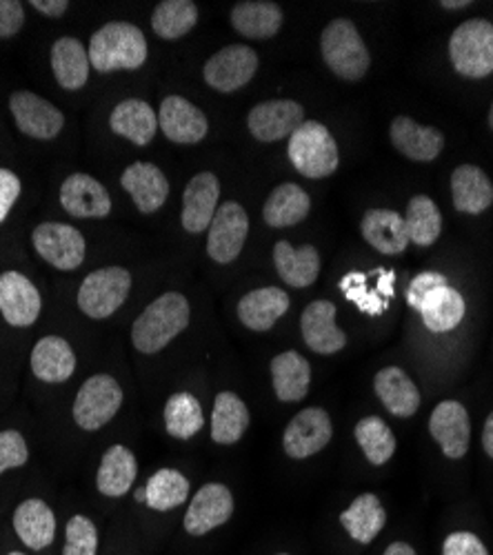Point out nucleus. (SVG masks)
I'll list each match as a JSON object with an SVG mask.
<instances>
[{
  "label": "nucleus",
  "mask_w": 493,
  "mask_h": 555,
  "mask_svg": "<svg viewBox=\"0 0 493 555\" xmlns=\"http://www.w3.org/2000/svg\"><path fill=\"white\" fill-rule=\"evenodd\" d=\"M309 209H311L309 194L300 188V184L285 182V184H278V188L264 201L262 218L269 227L283 229V227L302 222L309 216Z\"/></svg>",
  "instance_id": "f704fd0d"
},
{
  "label": "nucleus",
  "mask_w": 493,
  "mask_h": 555,
  "mask_svg": "<svg viewBox=\"0 0 493 555\" xmlns=\"http://www.w3.org/2000/svg\"><path fill=\"white\" fill-rule=\"evenodd\" d=\"M122 190L131 196L141 214L158 211L169 196L167 176L152 163H133L122 171Z\"/></svg>",
  "instance_id": "412c9836"
},
{
  "label": "nucleus",
  "mask_w": 493,
  "mask_h": 555,
  "mask_svg": "<svg viewBox=\"0 0 493 555\" xmlns=\"http://www.w3.org/2000/svg\"><path fill=\"white\" fill-rule=\"evenodd\" d=\"M198 23V8L192 0H163L154 10L152 29L163 40H176L190 34Z\"/></svg>",
  "instance_id": "ea45409f"
},
{
  "label": "nucleus",
  "mask_w": 493,
  "mask_h": 555,
  "mask_svg": "<svg viewBox=\"0 0 493 555\" xmlns=\"http://www.w3.org/2000/svg\"><path fill=\"white\" fill-rule=\"evenodd\" d=\"M31 372L42 383H65L76 372L72 345L61 336H44L31 349Z\"/></svg>",
  "instance_id": "bb28decb"
},
{
  "label": "nucleus",
  "mask_w": 493,
  "mask_h": 555,
  "mask_svg": "<svg viewBox=\"0 0 493 555\" xmlns=\"http://www.w3.org/2000/svg\"><path fill=\"white\" fill-rule=\"evenodd\" d=\"M442 555H489L484 542L471 531L450 533L442 544Z\"/></svg>",
  "instance_id": "de8ad7c7"
},
{
  "label": "nucleus",
  "mask_w": 493,
  "mask_h": 555,
  "mask_svg": "<svg viewBox=\"0 0 493 555\" xmlns=\"http://www.w3.org/2000/svg\"><path fill=\"white\" fill-rule=\"evenodd\" d=\"M274 264L283 281L296 289L311 287L321 273V256L313 245H302L296 249L287 241H281L274 247Z\"/></svg>",
  "instance_id": "c85d7f7f"
},
{
  "label": "nucleus",
  "mask_w": 493,
  "mask_h": 555,
  "mask_svg": "<svg viewBox=\"0 0 493 555\" xmlns=\"http://www.w3.org/2000/svg\"><path fill=\"white\" fill-rule=\"evenodd\" d=\"M8 555H25V553H18V551H14V553H8Z\"/></svg>",
  "instance_id": "bf43d9fd"
},
{
  "label": "nucleus",
  "mask_w": 493,
  "mask_h": 555,
  "mask_svg": "<svg viewBox=\"0 0 493 555\" xmlns=\"http://www.w3.org/2000/svg\"><path fill=\"white\" fill-rule=\"evenodd\" d=\"M363 238L385 256H398L410 245L407 222L393 209H369L361 222Z\"/></svg>",
  "instance_id": "5701e85b"
},
{
  "label": "nucleus",
  "mask_w": 493,
  "mask_h": 555,
  "mask_svg": "<svg viewBox=\"0 0 493 555\" xmlns=\"http://www.w3.org/2000/svg\"><path fill=\"white\" fill-rule=\"evenodd\" d=\"M482 447H484L486 455L493 457V411L489 413V418H486L484 429H482Z\"/></svg>",
  "instance_id": "864d4df0"
},
{
  "label": "nucleus",
  "mask_w": 493,
  "mask_h": 555,
  "mask_svg": "<svg viewBox=\"0 0 493 555\" xmlns=\"http://www.w3.org/2000/svg\"><path fill=\"white\" fill-rule=\"evenodd\" d=\"M489 127L493 129V103H491V109H489Z\"/></svg>",
  "instance_id": "13d9d810"
},
{
  "label": "nucleus",
  "mask_w": 493,
  "mask_h": 555,
  "mask_svg": "<svg viewBox=\"0 0 493 555\" xmlns=\"http://www.w3.org/2000/svg\"><path fill=\"white\" fill-rule=\"evenodd\" d=\"M137 476H139L137 455L122 444H114L101 457L96 485L103 495L122 498L133 487Z\"/></svg>",
  "instance_id": "473e14b6"
},
{
  "label": "nucleus",
  "mask_w": 493,
  "mask_h": 555,
  "mask_svg": "<svg viewBox=\"0 0 493 555\" xmlns=\"http://www.w3.org/2000/svg\"><path fill=\"white\" fill-rule=\"evenodd\" d=\"M249 234V216L238 203H225L220 205L211 224H209V236H207V254L218 264H230L234 262Z\"/></svg>",
  "instance_id": "1a4fd4ad"
},
{
  "label": "nucleus",
  "mask_w": 493,
  "mask_h": 555,
  "mask_svg": "<svg viewBox=\"0 0 493 555\" xmlns=\"http://www.w3.org/2000/svg\"><path fill=\"white\" fill-rule=\"evenodd\" d=\"M429 434L446 457H465L471 442V421L465 404L458 400H442L431 411Z\"/></svg>",
  "instance_id": "f8f14e48"
},
{
  "label": "nucleus",
  "mask_w": 493,
  "mask_h": 555,
  "mask_svg": "<svg viewBox=\"0 0 493 555\" xmlns=\"http://www.w3.org/2000/svg\"><path fill=\"white\" fill-rule=\"evenodd\" d=\"M283 10L272 0H245V3H238L232 10L234 29L251 40L276 36L283 27Z\"/></svg>",
  "instance_id": "2f4dec72"
},
{
  "label": "nucleus",
  "mask_w": 493,
  "mask_h": 555,
  "mask_svg": "<svg viewBox=\"0 0 493 555\" xmlns=\"http://www.w3.org/2000/svg\"><path fill=\"white\" fill-rule=\"evenodd\" d=\"M258 72V54L249 44H230L205 63V80L220 94H234Z\"/></svg>",
  "instance_id": "9d476101"
},
{
  "label": "nucleus",
  "mask_w": 493,
  "mask_h": 555,
  "mask_svg": "<svg viewBox=\"0 0 493 555\" xmlns=\"http://www.w3.org/2000/svg\"><path fill=\"white\" fill-rule=\"evenodd\" d=\"M321 52L327 67L342 80H363L372 65L367 44L349 18H336L323 29Z\"/></svg>",
  "instance_id": "7ed1b4c3"
},
{
  "label": "nucleus",
  "mask_w": 493,
  "mask_h": 555,
  "mask_svg": "<svg viewBox=\"0 0 493 555\" xmlns=\"http://www.w3.org/2000/svg\"><path fill=\"white\" fill-rule=\"evenodd\" d=\"M25 25V10L18 0H0V38L16 36Z\"/></svg>",
  "instance_id": "3c124183"
},
{
  "label": "nucleus",
  "mask_w": 493,
  "mask_h": 555,
  "mask_svg": "<svg viewBox=\"0 0 493 555\" xmlns=\"http://www.w3.org/2000/svg\"><path fill=\"white\" fill-rule=\"evenodd\" d=\"M340 289L345 292L347 300L355 302L365 313L378 315L385 311V300H380L374 292L367 289V278L361 271H349L340 281Z\"/></svg>",
  "instance_id": "a18cd8bd"
},
{
  "label": "nucleus",
  "mask_w": 493,
  "mask_h": 555,
  "mask_svg": "<svg viewBox=\"0 0 493 555\" xmlns=\"http://www.w3.org/2000/svg\"><path fill=\"white\" fill-rule=\"evenodd\" d=\"M391 143L393 147L416 163H431L440 156L444 147V135L436 127H425L412 120L410 116H398L391 122Z\"/></svg>",
  "instance_id": "4be33fe9"
},
{
  "label": "nucleus",
  "mask_w": 493,
  "mask_h": 555,
  "mask_svg": "<svg viewBox=\"0 0 493 555\" xmlns=\"http://www.w3.org/2000/svg\"><path fill=\"white\" fill-rule=\"evenodd\" d=\"M96 551H99L96 525L85 516H74L67 522L63 555H96Z\"/></svg>",
  "instance_id": "c03bdc74"
},
{
  "label": "nucleus",
  "mask_w": 493,
  "mask_h": 555,
  "mask_svg": "<svg viewBox=\"0 0 493 555\" xmlns=\"http://www.w3.org/2000/svg\"><path fill=\"white\" fill-rule=\"evenodd\" d=\"M163 133L171 143L196 145L209 131L207 116L183 96H167L158 112Z\"/></svg>",
  "instance_id": "a211bd4d"
},
{
  "label": "nucleus",
  "mask_w": 493,
  "mask_h": 555,
  "mask_svg": "<svg viewBox=\"0 0 493 555\" xmlns=\"http://www.w3.org/2000/svg\"><path fill=\"white\" fill-rule=\"evenodd\" d=\"M340 525L351 540L361 544L374 542L387 525V512L380 498L376 493L358 495L340 514Z\"/></svg>",
  "instance_id": "7c9ffc66"
},
{
  "label": "nucleus",
  "mask_w": 493,
  "mask_h": 555,
  "mask_svg": "<svg viewBox=\"0 0 493 555\" xmlns=\"http://www.w3.org/2000/svg\"><path fill=\"white\" fill-rule=\"evenodd\" d=\"M10 112L16 127L36 141H52L65 125V116L50 101L36 96L34 91H14L10 96Z\"/></svg>",
  "instance_id": "4468645a"
},
{
  "label": "nucleus",
  "mask_w": 493,
  "mask_h": 555,
  "mask_svg": "<svg viewBox=\"0 0 493 555\" xmlns=\"http://www.w3.org/2000/svg\"><path fill=\"white\" fill-rule=\"evenodd\" d=\"M190 300L183 294H163L133 322L131 343L141 353H158L190 327Z\"/></svg>",
  "instance_id": "f257e3e1"
},
{
  "label": "nucleus",
  "mask_w": 493,
  "mask_h": 555,
  "mask_svg": "<svg viewBox=\"0 0 493 555\" xmlns=\"http://www.w3.org/2000/svg\"><path fill=\"white\" fill-rule=\"evenodd\" d=\"M220 198V182L211 171H203L194 176L183 194V227L190 234H203L209 229Z\"/></svg>",
  "instance_id": "aec40b11"
},
{
  "label": "nucleus",
  "mask_w": 493,
  "mask_h": 555,
  "mask_svg": "<svg viewBox=\"0 0 493 555\" xmlns=\"http://www.w3.org/2000/svg\"><path fill=\"white\" fill-rule=\"evenodd\" d=\"M21 196V178L12 169H0V224H3Z\"/></svg>",
  "instance_id": "8fccbe9b"
},
{
  "label": "nucleus",
  "mask_w": 493,
  "mask_h": 555,
  "mask_svg": "<svg viewBox=\"0 0 493 555\" xmlns=\"http://www.w3.org/2000/svg\"><path fill=\"white\" fill-rule=\"evenodd\" d=\"M278 555H289V553H278Z\"/></svg>",
  "instance_id": "052dcab7"
},
{
  "label": "nucleus",
  "mask_w": 493,
  "mask_h": 555,
  "mask_svg": "<svg viewBox=\"0 0 493 555\" xmlns=\"http://www.w3.org/2000/svg\"><path fill=\"white\" fill-rule=\"evenodd\" d=\"M454 69L465 78H484L493 74V23L484 18L465 21L450 40Z\"/></svg>",
  "instance_id": "39448f33"
},
{
  "label": "nucleus",
  "mask_w": 493,
  "mask_h": 555,
  "mask_svg": "<svg viewBox=\"0 0 493 555\" xmlns=\"http://www.w3.org/2000/svg\"><path fill=\"white\" fill-rule=\"evenodd\" d=\"M205 427V413L198 402L187 391L173 393L165 404V429L171 438L190 440Z\"/></svg>",
  "instance_id": "58836bf2"
},
{
  "label": "nucleus",
  "mask_w": 493,
  "mask_h": 555,
  "mask_svg": "<svg viewBox=\"0 0 493 555\" xmlns=\"http://www.w3.org/2000/svg\"><path fill=\"white\" fill-rule=\"evenodd\" d=\"M334 436L329 413L321 406H307L296 413L283 434V449L294 460H304L323 451Z\"/></svg>",
  "instance_id": "9b49d317"
},
{
  "label": "nucleus",
  "mask_w": 493,
  "mask_h": 555,
  "mask_svg": "<svg viewBox=\"0 0 493 555\" xmlns=\"http://www.w3.org/2000/svg\"><path fill=\"white\" fill-rule=\"evenodd\" d=\"M272 383L278 400L300 402L309 393L311 366L298 351H283L272 360Z\"/></svg>",
  "instance_id": "c9c22d12"
},
{
  "label": "nucleus",
  "mask_w": 493,
  "mask_h": 555,
  "mask_svg": "<svg viewBox=\"0 0 493 555\" xmlns=\"http://www.w3.org/2000/svg\"><path fill=\"white\" fill-rule=\"evenodd\" d=\"M353 436L358 444H361L365 457L376 467L387 465L395 453V436L389 429V425L382 418H378V415H367V418L358 421Z\"/></svg>",
  "instance_id": "79ce46f5"
},
{
  "label": "nucleus",
  "mask_w": 493,
  "mask_h": 555,
  "mask_svg": "<svg viewBox=\"0 0 493 555\" xmlns=\"http://www.w3.org/2000/svg\"><path fill=\"white\" fill-rule=\"evenodd\" d=\"M29 460V449L23 434L8 429L0 431V474L23 467Z\"/></svg>",
  "instance_id": "49530a36"
},
{
  "label": "nucleus",
  "mask_w": 493,
  "mask_h": 555,
  "mask_svg": "<svg viewBox=\"0 0 493 555\" xmlns=\"http://www.w3.org/2000/svg\"><path fill=\"white\" fill-rule=\"evenodd\" d=\"M137 500H139V502H145V489H143V491H137Z\"/></svg>",
  "instance_id": "4d7b16f0"
},
{
  "label": "nucleus",
  "mask_w": 493,
  "mask_h": 555,
  "mask_svg": "<svg viewBox=\"0 0 493 555\" xmlns=\"http://www.w3.org/2000/svg\"><path fill=\"white\" fill-rule=\"evenodd\" d=\"M131 292V273L122 267H105L89 273L78 289V307L85 315L105 320L114 315Z\"/></svg>",
  "instance_id": "423d86ee"
},
{
  "label": "nucleus",
  "mask_w": 493,
  "mask_h": 555,
  "mask_svg": "<svg viewBox=\"0 0 493 555\" xmlns=\"http://www.w3.org/2000/svg\"><path fill=\"white\" fill-rule=\"evenodd\" d=\"M89 63L101 74L133 72L147 61V38L131 23H107L89 40Z\"/></svg>",
  "instance_id": "f03ea898"
},
{
  "label": "nucleus",
  "mask_w": 493,
  "mask_h": 555,
  "mask_svg": "<svg viewBox=\"0 0 493 555\" xmlns=\"http://www.w3.org/2000/svg\"><path fill=\"white\" fill-rule=\"evenodd\" d=\"M444 285H450V283H446V278H444L442 273L425 271V273L416 275L414 281H412V285H410V289H407V302H410L416 311H420L425 298H427L431 292H436L438 287H444Z\"/></svg>",
  "instance_id": "09e8293b"
},
{
  "label": "nucleus",
  "mask_w": 493,
  "mask_h": 555,
  "mask_svg": "<svg viewBox=\"0 0 493 555\" xmlns=\"http://www.w3.org/2000/svg\"><path fill=\"white\" fill-rule=\"evenodd\" d=\"M407 231L410 243L418 247H431L442 231V216L429 196H414L407 205Z\"/></svg>",
  "instance_id": "37998d69"
},
{
  "label": "nucleus",
  "mask_w": 493,
  "mask_h": 555,
  "mask_svg": "<svg viewBox=\"0 0 493 555\" xmlns=\"http://www.w3.org/2000/svg\"><path fill=\"white\" fill-rule=\"evenodd\" d=\"M42 300L34 283L18 271L0 273V313L12 327H31L38 320Z\"/></svg>",
  "instance_id": "dca6fc26"
},
{
  "label": "nucleus",
  "mask_w": 493,
  "mask_h": 555,
  "mask_svg": "<svg viewBox=\"0 0 493 555\" xmlns=\"http://www.w3.org/2000/svg\"><path fill=\"white\" fill-rule=\"evenodd\" d=\"M34 249L38 256L61 271H74L82 264L87 243L80 231L63 222H42L31 234Z\"/></svg>",
  "instance_id": "6e6552de"
},
{
  "label": "nucleus",
  "mask_w": 493,
  "mask_h": 555,
  "mask_svg": "<svg viewBox=\"0 0 493 555\" xmlns=\"http://www.w3.org/2000/svg\"><path fill=\"white\" fill-rule=\"evenodd\" d=\"M14 531L31 551L48 548L56 538V516L48 502L29 498L14 512Z\"/></svg>",
  "instance_id": "b1692460"
},
{
  "label": "nucleus",
  "mask_w": 493,
  "mask_h": 555,
  "mask_svg": "<svg viewBox=\"0 0 493 555\" xmlns=\"http://www.w3.org/2000/svg\"><path fill=\"white\" fill-rule=\"evenodd\" d=\"M374 389L395 418H412L420 409V391L400 366H385L374 378Z\"/></svg>",
  "instance_id": "a878e982"
},
{
  "label": "nucleus",
  "mask_w": 493,
  "mask_h": 555,
  "mask_svg": "<svg viewBox=\"0 0 493 555\" xmlns=\"http://www.w3.org/2000/svg\"><path fill=\"white\" fill-rule=\"evenodd\" d=\"M31 8L50 18H59L69 10L67 0H31Z\"/></svg>",
  "instance_id": "603ef678"
},
{
  "label": "nucleus",
  "mask_w": 493,
  "mask_h": 555,
  "mask_svg": "<svg viewBox=\"0 0 493 555\" xmlns=\"http://www.w3.org/2000/svg\"><path fill=\"white\" fill-rule=\"evenodd\" d=\"M122 406V389L109 374H99L82 383L74 400V421L85 431H99L114 421Z\"/></svg>",
  "instance_id": "0eeeda50"
},
{
  "label": "nucleus",
  "mask_w": 493,
  "mask_h": 555,
  "mask_svg": "<svg viewBox=\"0 0 493 555\" xmlns=\"http://www.w3.org/2000/svg\"><path fill=\"white\" fill-rule=\"evenodd\" d=\"M304 345L321 356L338 353L347 347V334L336 325V305L332 300H313L300 318Z\"/></svg>",
  "instance_id": "f3484780"
},
{
  "label": "nucleus",
  "mask_w": 493,
  "mask_h": 555,
  "mask_svg": "<svg viewBox=\"0 0 493 555\" xmlns=\"http://www.w3.org/2000/svg\"><path fill=\"white\" fill-rule=\"evenodd\" d=\"M61 205L74 218H105L112 211L105 184L87 173H72L63 182Z\"/></svg>",
  "instance_id": "6ab92c4d"
},
{
  "label": "nucleus",
  "mask_w": 493,
  "mask_h": 555,
  "mask_svg": "<svg viewBox=\"0 0 493 555\" xmlns=\"http://www.w3.org/2000/svg\"><path fill=\"white\" fill-rule=\"evenodd\" d=\"M452 198L460 214L478 216L493 205V182L476 165H460L452 173Z\"/></svg>",
  "instance_id": "c756f323"
},
{
  "label": "nucleus",
  "mask_w": 493,
  "mask_h": 555,
  "mask_svg": "<svg viewBox=\"0 0 493 555\" xmlns=\"http://www.w3.org/2000/svg\"><path fill=\"white\" fill-rule=\"evenodd\" d=\"M190 498V480L176 469H160L147 480L145 504L154 512H171Z\"/></svg>",
  "instance_id": "a19ab883"
},
{
  "label": "nucleus",
  "mask_w": 493,
  "mask_h": 555,
  "mask_svg": "<svg viewBox=\"0 0 493 555\" xmlns=\"http://www.w3.org/2000/svg\"><path fill=\"white\" fill-rule=\"evenodd\" d=\"M234 516V495L225 485L209 482L198 489L185 514V531L194 538L207 535L209 531L230 522Z\"/></svg>",
  "instance_id": "ddd939ff"
},
{
  "label": "nucleus",
  "mask_w": 493,
  "mask_h": 555,
  "mask_svg": "<svg viewBox=\"0 0 493 555\" xmlns=\"http://www.w3.org/2000/svg\"><path fill=\"white\" fill-rule=\"evenodd\" d=\"M382 555H418V553H416V548H414L412 544L398 540V542H391V544L385 548Z\"/></svg>",
  "instance_id": "5fc2aeb1"
},
{
  "label": "nucleus",
  "mask_w": 493,
  "mask_h": 555,
  "mask_svg": "<svg viewBox=\"0 0 493 555\" xmlns=\"http://www.w3.org/2000/svg\"><path fill=\"white\" fill-rule=\"evenodd\" d=\"M89 54L78 38H59L52 48V69L59 85L67 91H78L89 80Z\"/></svg>",
  "instance_id": "e433bc0d"
},
{
  "label": "nucleus",
  "mask_w": 493,
  "mask_h": 555,
  "mask_svg": "<svg viewBox=\"0 0 493 555\" xmlns=\"http://www.w3.org/2000/svg\"><path fill=\"white\" fill-rule=\"evenodd\" d=\"M465 311H467L465 298L460 296V292L452 289L450 285L438 287L436 292H431L420 307L425 327L433 334L454 332L463 322Z\"/></svg>",
  "instance_id": "4c0bfd02"
},
{
  "label": "nucleus",
  "mask_w": 493,
  "mask_h": 555,
  "mask_svg": "<svg viewBox=\"0 0 493 555\" xmlns=\"http://www.w3.org/2000/svg\"><path fill=\"white\" fill-rule=\"evenodd\" d=\"M287 311L289 296L278 287L254 289L238 302V318L251 332H269Z\"/></svg>",
  "instance_id": "393cba45"
},
{
  "label": "nucleus",
  "mask_w": 493,
  "mask_h": 555,
  "mask_svg": "<svg viewBox=\"0 0 493 555\" xmlns=\"http://www.w3.org/2000/svg\"><path fill=\"white\" fill-rule=\"evenodd\" d=\"M471 5V0H442L440 8L444 10H465Z\"/></svg>",
  "instance_id": "6e6d98bb"
},
{
  "label": "nucleus",
  "mask_w": 493,
  "mask_h": 555,
  "mask_svg": "<svg viewBox=\"0 0 493 555\" xmlns=\"http://www.w3.org/2000/svg\"><path fill=\"white\" fill-rule=\"evenodd\" d=\"M287 154L296 171L313 180L332 176L340 165V154L334 135L319 120H304L289 135Z\"/></svg>",
  "instance_id": "20e7f679"
},
{
  "label": "nucleus",
  "mask_w": 493,
  "mask_h": 555,
  "mask_svg": "<svg viewBox=\"0 0 493 555\" xmlns=\"http://www.w3.org/2000/svg\"><path fill=\"white\" fill-rule=\"evenodd\" d=\"M304 109L296 101H264L247 114V127L260 143H276L291 135L304 120Z\"/></svg>",
  "instance_id": "2eb2a0df"
},
{
  "label": "nucleus",
  "mask_w": 493,
  "mask_h": 555,
  "mask_svg": "<svg viewBox=\"0 0 493 555\" xmlns=\"http://www.w3.org/2000/svg\"><path fill=\"white\" fill-rule=\"evenodd\" d=\"M249 427V409L234 391H220L211 413V440L218 444H236Z\"/></svg>",
  "instance_id": "72a5a7b5"
},
{
  "label": "nucleus",
  "mask_w": 493,
  "mask_h": 555,
  "mask_svg": "<svg viewBox=\"0 0 493 555\" xmlns=\"http://www.w3.org/2000/svg\"><path fill=\"white\" fill-rule=\"evenodd\" d=\"M109 127L114 133L127 138L129 143L145 147L154 141L158 131V114L145 101L127 99L114 107L109 116Z\"/></svg>",
  "instance_id": "cd10ccee"
}]
</instances>
